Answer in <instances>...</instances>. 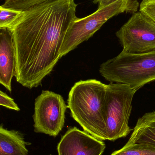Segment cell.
<instances>
[{
  "instance_id": "12",
  "label": "cell",
  "mask_w": 155,
  "mask_h": 155,
  "mask_svg": "<svg viewBox=\"0 0 155 155\" xmlns=\"http://www.w3.org/2000/svg\"><path fill=\"white\" fill-rule=\"evenodd\" d=\"M111 155H155V146L147 144H126Z\"/></svg>"
},
{
  "instance_id": "16",
  "label": "cell",
  "mask_w": 155,
  "mask_h": 155,
  "mask_svg": "<svg viewBox=\"0 0 155 155\" xmlns=\"http://www.w3.org/2000/svg\"><path fill=\"white\" fill-rule=\"evenodd\" d=\"M0 105L15 111L20 110L19 107L12 97L0 90Z\"/></svg>"
},
{
  "instance_id": "2",
  "label": "cell",
  "mask_w": 155,
  "mask_h": 155,
  "mask_svg": "<svg viewBox=\"0 0 155 155\" xmlns=\"http://www.w3.org/2000/svg\"><path fill=\"white\" fill-rule=\"evenodd\" d=\"M106 89L98 80H80L72 87L67 101L73 118L85 132L101 141L107 140Z\"/></svg>"
},
{
  "instance_id": "18",
  "label": "cell",
  "mask_w": 155,
  "mask_h": 155,
  "mask_svg": "<svg viewBox=\"0 0 155 155\" xmlns=\"http://www.w3.org/2000/svg\"></svg>"
},
{
  "instance_id": "14",
  "label": "cell",
  "mask_w": 155,
  "mask_h": 155,
  "mask_svg": "<svg viewBox=\"0 0 155 155\" xmlns=\"http://www.w3.org/2000/svg\"><path fill=\"white\" fill-rule=\"evenodd\" d=\"M22 12L0 6V28H10L19 18Z\"/></svg>"
},
{
  "instance_id": "13",
  "label": "cell",
  "mask_w": 155,
  "mask_h": 155,
  "mask_svg": "<svg viewBox=\"0 0 155 155\" xmlns=\"http://www.w3.org/2000/svg\"><path fill=\"white\" fill-rule=\"evenodd\" d=\"M51 0H5L2 7L23 12L30 8Z\"/></svg>"
},
{
  "instance_id": "10",
  "label": "cell",
  "mask_w": 155,
  "mask_h": 155,
  "mask_svg": "<svg viewBox=\"0 0 155 155\" xmlns=\"http://www.w3.org/2000/svg\"><path fill=\"white\" fill-rule=\"evenodd\" d=\"M127 144H147L155 146V111L138 118Z\"/></svg>"
},
{
  "instance_id": "17",
  "label": "cell",
  "mask_w": 155,
  "mask_h": 155,
  "mask_svg": "<svg viewBox=\"0 0 155 155\" xmlns=\"http://www.w3.org/2000/svg\"><path fill=\"white\" fill-rule=\"evenodd\" d=\"M117 0H94V3L98 4V9L103 8L113 3Z\"/></svg>"
},
{
  "instance_id": "8",
  "label": "cell",
  "mask_w": 155,
  "mask_h": 155,
  "mask_svg": "<svg viewBox=\"0 0 155 155\" xmlns=\"http://www.w3.org/2000/svg\"><path fill=\"white\" fill-rule=\"evenodd\" d=\"M105 147L103 141L74 127L62 137L57 151L58 155H102Z\"/></svg>"
},
{
  "instance_id": "5",
  "label": "cell",
  "mask_w": 155,
  "mask_h": 155,
  "mask_svg": "<svg viewBox=\"0 0 155 155\" xmlns=\"http://www.w3.org/2000/svg\"><path fill=\"white\" fill-rule=\"evenodd\" d=\"M137 90L127 85H107L106 124L107 140L114 141L127 136L132 129L128 125L132 103Z\"/></svg>"
},
{
  "instance_id": "7",
  "label": "cell",
  "mask_w": 155,
  "mask_h": 155,
  "mask_svg": "<svg viewBox=\"0 0 155 155\" xmlns=\"http://www.w3.org/2000/svg\"><path fill=\"white\" fill-rule=\"evenodd\" d=\"M67 107L61 95L48 90L42 91L35 103L33 116L35 132L56 137L64 126Z\"/></svg>"
},
{
  "instance_id": "11",
  "label": "cell",
  "mask_w": 155,
  "mask_h": 155,
  "mask_svg": "<svg viewBox=\"0 0 155 155\" xmlns=\"http://www.w3.org/2000/svg\"><path fill=\"white\" fill-rule=\"evenodd\" d=\"M27 144L18 131L0 126V155H28Z\"/></svg>"
},
{
  "instance_id": "3",
  "label": "cell",
  "mask_w": 155,
  "mask_h": 155,
  "mask_svg": "<svg viewBox=\"0 0 155 155\" xmlns=\"http://www.w3.org/2000/svg\"><path fill=\"white\" fill-rule=\"evenodd\" d=\"M99 71L111 83L125 84L137 91L155 81V51L143 54L122 51L101 64Z\"/></svg>"
},
{
  "instance_id": "6",
  "label": "cell",
  "mask_w": 155,
  "mask_h": 155,
  "mask_svg": "<svg viewBox=\"0 0 155 155\" xmlns=\"http://www.w3.org/2000/svg\"><path fill=\"white\" fill-rule=\"evenodd\" d=\"M116 35L123 51L143 54L155 51V23L140 11L133 14Z\"/></svg>"
},
{
  "instance_id": "1",
  "label": "cell",
  "mask_w": 155,
  "mask_h": 155,
  "mask_svg": "<svg viewBox=\"0 0 155 155\" xmlns=\"http://www.w3.org/2000/svg\"><path fill=\"white\" fill-rule=\"evenodd\" d=\"M74 0H51L22 12L10 27L15 51V77L31 89L41 84L60 58L67 30L77 18Z\"/></svg>"
},
{
  "instance_id": "9",
  "label": "cell",
  "mask_w": 155,
  "mask_h": 155,
  "mask_svg": "<svg viewBox=\"0 0 155 155\" xmlns=\"http://www.w3.org/2000/svg\"><path fill=\"white\" fill-rule=\"evenodd\" d=\"M15 68V48L11 29L0 28V84L11 92Z\"/></svg>"
},
{
  "instance_id": "15",
  "label": "cell",
  "mask_w": 155,
  "mask_h": 155,
  "mask_svg": "<svg viewBox=\"0 0 155 155\" xmlns=\"http://www.w3.org/2000/svg\"><path fill=\"white\" fill-rule=\"evenodd\" d=\"M139 11L155 23V0H143L139 5Z\"/></svg>"
},
{
  "instance_id": "4",
  "label": "cell",
  "mask_w": 155,
  "mask_h": 155,
  "mask_svg": "<svg viewBox=\"0 0 155 155\" xmlns=\"http://www.w3.org/2000/svg\"><path fill=\"white\" fill-rule=\"evenodd\" d=\"M139 6L137 0H117L86 17L76 18L65 34L60 50V58L87 41L112 17L124 12L133 14L137 12Z\"/></svg>"
}]
</instances>
